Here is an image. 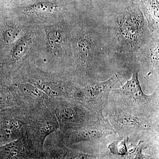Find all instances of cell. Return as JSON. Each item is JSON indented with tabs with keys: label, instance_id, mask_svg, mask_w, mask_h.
Listing matches in <instances>:
<instances>
[{
	"label": "cell",
	"instance_id": "obj_1",
	"mask_svg": "<svg viewBox=\"0 0 159 159\" xmlns=\"http://www.w3.org/2000/svg\"><path fill=\"white\" fill-rule=\"evenodd\" d=\"M115 19L114 31L119 52L137 53L150 40L148 24L139 6L127 7Z\"/></svg>",
	"mask_w": 159,
	"mask_h": 159
},
{
	"label": "cell",
	"instance_id": "obj_2",
	"mask_svg": "<svg viewBox=\"0 0 159 159\" xmlns=\"http://www.w3.org/2000/svg\"><path fill=\"white\" fill-rule=\"evenodd\" d=\"M48 105L54 112L61 131L76 130L104 118L74 99L50 98Z\"/></svg>",
	"mask_w": 159,
	"mask_h": 159
},
{
	"label": "cell",
	"instance_id": "obj_3",
	"mask_svg": "<svg viewBox=\"0 0 159 159\" xmlns=\"http://www.w3.org/2000/svg\"><path fill=\"white\" fill-rule=\"evenodd\" d=\"M97 29L89 23V27L78 31L73 41L77 62L89 75L105 55L102 34Z\"/></svg>",
	"mask_w": 159,
	"mask_h": 159
},
{
	"label": "cell",
	"instance_id": "obj_4",
	"mask_svg": "<svg viewBox=\"0 0 159 159\" xmlns=\"http://www.w3.org/2000/svg\"><path fill=\"white\" fill-rule=\"evenodd\" d=\"M25 111L27 124L23 135L38 150L45 152L47 137L59 129L57 118L48 103Z\"/></svg>",
	"mask_w": 159,
	"mask_h": 159
},
{
	"label": "cell",
	"instance_id": "obj_5",
	"mask_svg": "<svg viewBox=\"0 0 159 159\" xmlns=\"http://www.w3.org/2000/svg\"><path fill=\"white\" fill-rule=\"evenodd\" d=\"M111 93L116 95V99L122 104L125 110L139 116L153 110L154 101L157 94L145 95L142 89L139 80V70L134 71L132 77L121 87L112 90Z\"/></svg>",
	"mask_w": 159,
	"mask_h": 159
},
{
	"label": "cell",
	"instance_id": "obj_6",
	"mask_svg": "<svg viewBox=\"0 0 159 159\" xmlns=\"http://www.w3.org/2000/svg\"><path fill=\"white\" fill-rule=\"evenodd\" d=\"M115 132L108 121L103 118L93 124L76 130L65 132L58 130L51 135L57 142L67 146L97 140Z\"/></svg>",
	"mask_w": 159,
	"mask_h": 159
},
{
	"label": "cell",
	"instance_id": "obj_7",
	"mask_svg": "<svg viewBox=\"0 0 159 159\" xmlns=\"http://www.w3.org/2000/svg\"><path fill=\"white\" fill-rule=\"evenodd\" d=\"M119 79L116 74L102 82L91 81L81 88V96L78 101L86 108L102 116V111L108 102L113 88Z\"/></svg>",
	"mask_w": 159,
	"mask_h": 159
},
{
	"label": "cell",
	"instance_id": "obj_8",
	"mask_svg": "<svg viewBox=\"0 0 159 159\" xmlns=\"http://www.w3.org/2000/svg\"><path fill=\"white\" fill-rule=\"evenodd\" d=\"M22 80L33 84L50 98H66L78 101L81 95V87L66 80L49 76H38L34 74Z\"/></svg>",
	"mask_w": 159,
	"mask_h": 159
},
{
	"label": "cell",
	"instance_id": "obj_9",
	"mask_svg": "<svg viewBox=\"0 0 159 159\" xmlns=\"http://www.w3.org/2000/svg\"><path fill=\"white\" fill-rule=\"evenodd\" d=\"M27 124L25 110L17 106L6 108L0 114L1 145L22 136Z\"/></svg>",
	"mask_w": 159,
	"mask_h": 159
},
{
	"label": "cell",
	"instance_id": "obj_10",
	"mask_svg": "<svg viewBox=\"0 0 159 159\" xmlns=\"http://www.w3.org/2000/svg\"><path fill=\"white\" fill-rule=\"evenodd\" d=\"M110 124L121 137L133 133L152 131V122L147 118L133 115L124 109L114 110L109 115Z\"/></svg>",
	"mask_w": 159,
	"mask_h": 159
},
{
	"label": "cell",
	"instance_id": "obj_11",
	"mask_svg": "<svg viewBox=\"0 0 159 159\" xmlns=\"http://www.w3.org/2000/svg\"><path fill=\"white\" fill-rule=\"evenodd\" d=\"M16 106L31 109L48 104L50 97L30 83L16 81L9 86Z\"/></svg>",
	"mask_w": 159,
	"mask_h": 159
},
{
	"label": "cell",
	"instance_id": "obj_12",
	"mask_svg": "<svg viewBox=\"0 0 159 159\" xmlns=\"http://www.w3.org/2000/svg\"><path fill=\"white\" fill-rule=\"evenodd\" d=\"M0 159H46L25 136L0 145Z\"/></svg>",
	"mask_w": 159,
	"mask_h": 159
},
{
	"label": "cell",
	"instance_id": "obj_13",
	"mask_svg": "<svg viewBox=\"0 0 159 159\" xmlns=\"http://www.w3.org/2000/svg\"><path fill=\"white\" fill-rule=\"evenodd\" d=\"M47 40L51 53L59 57L65 52L66 38L62 30L52 29L47 31Z\"/></svg>",
	"mask_w": 159,
	"mask_h": 159
},
{
	"label": "cell",
	"instance_id": "obj_14",
	"mask_svg": "<svg viewBox=\"0 0 159 159\" xmlns=\"http://www.w3.org/2000/svg\"><path fill=\"white\" fill-rule=\"evenodd\" d=\"M145 61L151 70L159 69V36L153 38L144 45Z\"/></svg>",
	"mask_w": 159,
	"mask_h": 159
},
{
	"label": "cell",
	"instance_id": "obj_15",
	"mask_svg": "<svg viewBox=\"0 0 159 159\" xmlns=\"http://www.w3.org/2000/svg\"><path fill=\"white\" fill-rule=\"evenodd\" d=\"M146 7V20L149 29L159 33V3L157 0H143Z\"/></svg>",
	"mask_w": 159,
	"mask_h": 159
},
{
	"label": "cell",
	"instance_id": "obj_16",
	"mask_svg": "<svg viewBox=\"0 0 159 159\" xmlns=\"http://www.w3.org/2000/svg\"><path fill=\"white\" fill-rule=\"evenodd\" d=\"M59 6L55 3L50 2H42L27 6L24 11L29 14L49 15L54 14L58 10Z\"/></svg>",
	"mask_w": 159,
	"mask_h": 159
},
{
	"label": "cell",
	"instance_id": "obj_17",
	"mask_svg": "<svg viewBox=\"0 0 159 159\" xmlns=\"http://www.w3.org/2000/svg\"><path fill=\"white\" fill-rule=\"evenodd\" d=\"M31 45V40L29 37L24 38L16 46L13 52L12 58L15 61H18L22 60L25 56Z\"/></svg>",
	"mask_w": 159,
	"mask_h": 159
},
{
	"label": "cell",
	"instance_id": "obj_18",
	"mask_svg": "<svg viewBox=\"0 0 159 159\" xmlns=\"http://www.w3.org/2000/svg\"><path fill=\"white\" fill-rule=\"evenodd\" d=\"M16 106L13 97L9 88H0V108Z\"/></svg>",
	"mask_w": 159,
	"mask_h": 159
},
{
	"label": "cell",
	"instance_id": "obj_19",
	"mask_svg": "<svg viewBox=\"0 0 159 159\" xmlns=\"http://www.w3.org/2000/svg\"><path fill=\"white\" fill-rule=\"evenodd\" d=\"M20 31L17 27L11 26L8 27L4 31L3 38L7 44L14 43L20 36Z\"/></svg>",
	"mask_w": 159,
	"mask_h": 159
},
{
	"label": "cell",
	"instance_id": "obj_20",
	"mask_svg": "<svg viewBox=\"0 0 159 159\" xmlns=\"http://www.w3.org/2000/svg\"><path fill=\"white\" fill-rule=\"evenodd\" d=\"M127 139H128V137L121 142H119V141H116L111 144L109 146L111 152L120 155H124L126 154L127 152L126 141Z\"/></svg>",
	"mask_w": 159,
	"mask_h": 159
},
{
	"label": "cell",
	"instance_id": "obj_21",
	"mask_svg": "<svg viewBox=\"0 0 159 159\" xmlns=\"http://www.w3.org/2000/svg\"><path fill=\"white\" fill-rule=\"evenodd\" d=\"M141 142L137 146L133 147L127 153V158H146L142 154V146Z\"/></svg>",
	"mask_w": 159,
	"mask_h": 159
},
{
	"label": "cell",
	"instance_id": "obj_22",
	"mask_svg": "<svg viewBox=\"0 0 159 159\" xmlns=\"http://www.w3.org/2000/svg\"><path fill=\"white\" fill-rule=\"evenodd\" d=\"M2 64L0 62V75L2 74Z\"/></svg>",
	"mask_w": 159,
	"mask_h": 159
}]
</instances>
